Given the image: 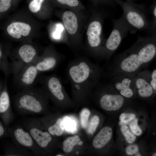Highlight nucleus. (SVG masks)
I'll list each match as a JSON object with an SVG mask.
<instances>
[{
	"instance_id": "1",
	"label": "nucleus",
	"mask_w": 156,
	"mask_h": 156,
	"mask_svg": "<svg viewBox=\"0 0 156 156\" xmlns=\"http://www.w3.org/2000/svg\"><path fill=\"white\" fill-rule=\"evenodd\" d=\"M156 55V35L139 36L133 45L115 58L109 69L110 76L135 75L147 67Z\"/></svg>"
},
{
	"instance_id": "2",
	"label": "nucleus",
	"mask_w": 156,
	"mask_h": 156,
	"mask_svg": "<svg viewBox=\"0 0 156 156\" xmlns=\"http://www.w3.org/2000/svg\"><path fill=\"white\" fill-rule=\"evenodd\" d=\"M67 75L72 90L78 98H83L100 83L102 69L87 58L79 57L72 60Z\"/></svg>"
},
{
	"instance_id": "3",
	"label": "nucleus",
	"mask_w": 156,
	"mask_h": 156,
	"mask_svg": "<svg viewBox=\"0 0 156 156\" xmlns=\"http://www.w3.org/2000/svg\"><path fill=\"white\" fill-rule=\"evenodd\" d=\"M48 97L42 87L23 90L13 97L14 109L21 116L41 114L46 109Z\"/></svg>"
},
{
	"instance_id": "4",
	"label": "nucleus",
	"mask_w": 156,
	"mask_h": 156,
	"mask_svg": "<svg viewBox=\"0 0 156 156\" xmlns=\"http://www.w3.org/2000/svg\"><path fill=\"white\" fill-rule=\"evenodd\" d=\"M114 0L123 10L122 14L130 28V34H135L138 30L148 29L149 14L144 5L129 1Z\"/></svg>"
},
{
	"instance_id": "5",
	"label": "nucleus",
	"mask_w": 156,
	"mask_h": 156,
	"mask_svg": "<svg viewBox=\"0 0 156 156\" xmlns=\"http://www.w3.org/2000/svg\"><path fill=\"white\" fill-rule=\"evenodd\" d=\"M102 16L95 13L88 26L86 32L88 50L90 54L96 57H102L106 40L102 36Z\"/></svg>"
},
{
	"instance_id": "6",
	"label": "nucleus",
	"mask_w": 156,
	"mask_h": 156,
	"mask_svg": "<svg viewBox=\"0 0 156 156\" xmlns=\"http://www.w3.org/2000/svg\"><path fill=\"white\" fill-rule=\"evenodd\" d=\"M112 30L106 40L102 54V57L107 60L115 52L130 30V28L123 14L118 19H112Z\"/></svg>"
},
{
	"instance_id": "7",
	"label": "nucleus",
	"mask_w": 156,
	"mask_h": 156,
	"mask_svg": "<svg viewBox=\"0 0 156 156\" xmlns=\"http://www.w3.org/2000/svg\"><path fill=\"white\" fill-rule=\"evenodd\" d=\"M11 72L14 75L39 56L36 47L29 42L22 44L10 54Z\"/></svg>"
},
{
	"instance_id": "8",
	"label": "nucleus",
	"mask_w": 156,
	"mask_h": 156,
	"mask_svg": "<svg viewBox=\"0 0 156 156\" xmlns=\"http://www.w3.org/2000/svg\"><path fill=\"white\" fill-rule=\"evenodd\" d=\"M21 123L42 149L48 150L53 141V136L47 131H44V127L39 119L26 118L22 120Z\"/></svg>"
},
{
	"instance_id": "9",
	"label": "nucleus",
	"mask_w": 156,
	"mask_h": 156,
	"mask_svg": "<svg viewBox=\"0 0 156 156\" xmlns=\"http://www.w3.org/2000/svg\"><path fill=\"white\" fill-rule=\"evenodd\" d=\"M8 131L14 144L16 145L29 151L35 156L40 155L43 153V150L23 126L14 125L9 128Z\"/></svg>"
},
{
	"instance_id": "10",
	"label": "nucleus",
	"mask_w": 156,
	"mask_h": 156,
	"mask_svg": "<svg viewBox=\"0 0 156 156\" xmlns=\"http://www.w3.org/2000/svg\"><path fill=\"white\" fill-rule=\"evenodd\" d=\"M37 78L48 96L56 102H60L65 100V94L63 84L60 79L56 75H42Z\"/></svg>"
},
{
	"instance_id": "11",
	"label": "nucleus",
	"mask_w": 156,
	"mask_h": 156,
	"mask_svg": "<svg viewBox=\"0 0 156 156\" xmlns=\"http://www.w3.org/2000/svg\"><path fill=\"white\" fill-rule=\"evenodd\" d=\"M63 59V57L57 52L54 47L50 45L46 48L42 55L38 57L34 63L40 73L53 70Z\"/></svg>"
},
{
	"instance_id": "12",
	"label": "nucleus",
	"mask_w": 156,
	"mask_h": 156,
	"mask_svg": "<svg viewBox=\"0 0 156 156\" xmlns=\"http://www.w3.org/2000/svg\"><path fill=\"white\" fill-rule=\"evenodd\" d=\"M135 74H123L113 77L109 84L119 91L121 95L127 98L131 97L136 90Z\"/></svg>"
},
{
	"instance_id": "13",
	"label": "nucleus",
	"mask_w": 156,
	"mask_h": 156,
	"mask_svg": "<svg viewBox=\"0 0 156 156\" xmlns=\"http://www.w3.org/2000/svg\"><path fill=\"white\" fill-rule=\"evenodd\" d=\"M34 61L13 75L15 84L19 89L22 90L34 86V82L39 74L35 65Z\"/></svg>"
},
{
	"instance_id": "14",
	"label": "nucleus",
	"mask_w": 156,
	"mask_h": 156,
	"mask_svg": "<svg viewBox=\"0 0 156 156\" xmlns=\"http://www.w3.org/2000/svg\"><path fill=\"white\" fill-rule=\"evenodd\" d=\"M6 80V78L0 95V115L5 125L8 126L14 120V115L12 108Z\"/></svg>"
},
{
	"instance_id": "15",
	"label": "nucleus",
	"mask_w": 156,
	"mask_h": 156,
	"mask_svg": "<svg viewBox=\"0 0 156 156\" xmlns=\"http://www.w3.org/2000/svg\"><path fill=\"white\" fill-rule=\"evenodd\" d=\"M150 72L144 70L135 75V83L136 91L141 97H149L154 93L153 90L149 83Z\"/></svg>"
},
{
	"instance_id": "16",
	"label": "nucleus",
	"mask_w": 156,
	"mask_h": 156,
	"mask_svg": "<svg viewBox=\"0 0 156 156\" xmlns=\"http://www.w3.org/2000/svg\"><path fill=\"white\" fill-rule=\"evenodd\" d=\"M32 27L27 23L14 21L9 24L7 27L6 31L10 37L17 40H25L31 33Z\"/></svg>"
},
{
	"instance_id": "17",
	"label": "nucleus",
	"mask_w": 156,
	"mask_h": 156,
	"mask_svg": "<svg viewBox=\"0 0 156 156\" xmlns=\"http://www.w3.org/2000/svg\"><path fill=\"white\" fill-rule=\"evenodd\" d=\"M124 99L122 96L119 94H105L103 95L100 100L101 107L107 111H115L119 109L122 105Z\"/></svg>"
},
{
	"instance_id": "18",
	"label": "nucleus",
	"mask_w": 156,
	"mask_h": 156,
	"mask_svg": "<svg viewBox=\"0 0 156 156\" xmlns=\"http://www.w3.org/2000/svg\"><path fill=\"white\" fill-rule=\"evenodd\" d=\"M62 19L64 27L68 33L71 35L75 34L78 29L77 17L72 11L68 10L63 14Z\"/></svg>"
},
{
	"instance_id": "19",
	"label": "nucleus",
	"mask_w": 156,
	"mask_h": 156,
	"mask_svg": "<svg viewBox=\"0 0 156 156\" xmlns=\"http://www.w3.org/2000/svg\"><path fill=\"white\" fill-rule=\"evenodd\" d=\"M112 135V128L105 127L102 129L94 138L92 142L94 147L100 149L104 147L111 139Z\"/></svg>"
},
{
	"instance_id": "20",
	"label": "nucleus",
	"mask_w": 156,
	"mask_h": 156,
	"mask_svg": "<svg viewBox=\"0 0 156 156\" xmlns=\"http://www.w3.org/2000/svg\"><path fill=\"white\" fill-rule=\"evenodd\" d=\"M42 123L45 127L47 128V131L49 133L53 136H60L64 132V127L63 121L61 118L57 119L52 124Z\"/></svg>"
},
{
	"instance_id": "21",
	"label": "nucleus",
	"mask_w": 156,
	"mask_h": 156,
	"mask_svg": "<svg viewBox=\"0 0 156 156\" xmlns=\"http://www.w3.org/2000/svg\"><path fill=\"white\" fill-rule=\"evenodd\" d=\"M5 155L12 156H34V154L29 151L16 146L14 143L7 147Z\"/></svg>"
},
{
	"instance_id": "22",
	"label": "nucleus",
	"mask_w": 156,
	"mask_h": 156,
	"mask_svg": "<svg viewBox=\"0 0 156 156\" xmlns=\"http://www.w3.org/2000/svg\"><path fill=\"white\" fill-rule=\"evenodd\" d=\"M8 55L0 44V70L4 73L6 78L11 73L10 64L7 58Z\"/></svg>"
},
{
	"instance_id": "23",
	"label": "nucleus",
	"mask_w": 156,
	"mask_h": 156,
	"mask_svg": "<svg viewBox=\"0 0 156 156\" xmlns=\"http://www.w3.org/2000/svg\"><path fill=\"white\" fill-rule=\"evenodd\" d=\"M148 10L149 14L151 15V18L150 26L148 30L151 35H156V1H154Z\"/></svg>"
},
{
	"instance_id": "24",
	"label": "nucleus",
	"mask_w": 156,
	"mask_h": 156,
	"mask_svg": "<svg viewBox=\"0 0 156 156\" xmlns=\"http://www.w3.org/2000/svg\"><path fill=\"white\" fill-rule=\"evenodd\" d=\"M56 5L72 9L82 8L83 6L79 0H52Z\"/></svg>"
},
{
	"instance_id": "25",
	"label": "nucleus",
	"mask_w": 156,
	"mask_h": 156,
	"mask_svg": "<svg viewBox=\"0 0 156 156\" xmlns=\"http://www.w3.org/2000/svg\"><path fill=\"white\" fill-rule=\"evenodd\" d=\"M80 141V138L77 135L68 137L63 142V151L66 153L71 152L74 146L76 145H79Z\"/></svg>"
},
{
	"instance_id": "26",
	"label": "nucleus",
	"mask_w": 156,
	"mask_h": 156,
	"mask_svg": "<svg viewBox=\"0 0 156 156\" xmlns=\"http://www.w3.org/2000/svg\"><path fill=\"white\" fill-rule=\"evenodd\" d=\"M49 0H32L28 7L31 12L35 13L39 12L44 7H49Z\"/></svg>"
},
{
	"instance_id": "27",
	"label": "nucleus",
	"mask_w": 156,
	"mask_h": 156,
	"mask_svg": "<svg viewBox=\"0 0 156 156\" xmlns=\"http://www.w3.org/2000/svg\"><path fill=\"white\" fill-rule=\"evenodd\" d=\"M120 130L125 136L126 141L128 143L132 144L135 141L136 139V136L131 132L126 125L122 126Z\"/></svg>"
},
{
	"instance_id": "28",
	"label": "nucleus",
	"mask_w": 156,
	"mask_h": 156,
	"mask_svg": "<svg viewBox=\"0 0 156 156\" xmlns=\"http://www.w3.org/2000/svg\"><path fill=\"white\" fill-rule=\"evenodd\" d=\"M99 122V117L95 115L91 118L88 127L87 132L88 133L93 134L95 131Z\"/></svg>"
},
{
	"instance_id": "29",
	"label": "nucleus",
	"mask_w": 156,
	"mask_h": 156,
	"mask_svg": "<svg viewBox=\"0 0 156 156\" xmlns=\"http://www.w3.org/2000/svg\"><path fill=\"white\" fill-rule=\"evenodd\" d=\"M135 117V115L134 114L122 113L120 116L119 119L120 121L119 122V124L121 126L127 125L134 119Z\"/></svg>"
},
{
	"instance_id": "30",
	"label": "nucleus",
	"mask_w": 156,
	"mask_h": 156,
	"mask_svg": "<svg viewBox=\"0 0 156 156\" xmlns=\"http://www.w3.org/2000/svg\"><path fill=\"white\" fill-rule=\"evenodd\" d=\"M90 113V110L86 108H83L80 114V121L82 127L83 128H86L89 117Z\"/></svg>"
},
{
	"instance_id": "31",
	"label": "nucleus",
	"mask_w": 156,
	"mask_h": 156,
	"mask_svg": "<svg viewBox=\"0 0 156 156\" xmlns=\"http://www.w3.org/2000/svg\"><path fill=\"white\" fill-rule=\"evenodd\" d=\"M138 119L134 118L129 123L130 128L132 132L135 135L137 136L140 135L142 131L138 125Z\"/></svg>"
},
{
	"instance_id": "32",
	"label": "nucleus",
	"mask_w": 156,
	"mask_h": 156,
	"mask_svg": "<svg viewBox=\"0 0 156 156\" xmlns=\"http://www.w3.org/2000/svg\"><path fill=\"white\" fill-rule=\"evenodd\" d=\"M149 83L152 87L154 94L156 91V69L155 68L152 71L150 72L149 75Z\"/></svg>"
},
{
	"instance_id": "33",
	"label": "nucleus",
	"mask_w": 156,
	"mask_h": 156,
	"mask_svg": "<svg viewBox=\"0 0 156 156\" xmlns=\"http://www.w3.org/2000/svg\"><path fill=\"white\" fill-rule=\"evenodd\" d=\"M12 0H0V13L6 12L10 8Z\"/></svg>"
},
{
	"instance_id": "34",
	"label": "nucleus",
	"mask_w": 156,
	"mask_h": 156,
	"mask_svg": "<svg viewBox=\"0 0 156 156\" xmlns=\"http://www.w3.org/2000/svg\"><path fill=\"white\" fill-rule=\"evenodd\" d=\"M95 5L105 4L110 6H114L116 4L114 0H90Z\"/></svg>"
},
{
	"instance_id": "35",
	"label": "nucleus",
	"mask_w": 156,
	"mask_h": 156,
	"mask_svg": "<svg viewBox=\"0 0 156 156\" xmlns=\"http://www.w3.org/2000/svg\"><path fill=\"white\" fill-rule=\"evenodd\" d=\"M65 128L68 131H73L75 128V125L72 120L69 118H66L64 124Z\"/></svg>"
},
{
	"instance_id": "36",
	"label": "nucleus",
	"mask_w": 156,
	"mask_h": 156,
	"mask_svg": "<svg viewBox=\"0 0 156 156\" xmlns=\"http://www.w3.org/2000/svg\"><path fill=\"white\" fill-rule=\"evenodd\" d=\"M138 148L136 145H132L128 146L126 149V152L129 155L135 154L138 152Z\"/></svg>"
},
{
	"instance_id": "37",
	"label": "nucleus",
	"mask_w": 156,
	"mask_h": 156,
	"mask_svg": "<svg viewBox=\"0 0 156 156\" xmlns=\"http://www.w3.org/2000/svg\"><path fill=\"white\" fill-rule=\"evenodd\" d=\"M6 135L9 136L8 131H7L3 125L0 122V138Z\"/></svg>"
},
{
	"instance_id": "38",
	"label": "nucleus",
	"mask_w": 156,
	"mask_h": 156,
	"mask_svg": "<svg viewBox=\"0 0 156 156\" xmlns=\"http://www.w3.org/2000/svg\"><path fill=\"white\" fill-rule=\"evenodd\" d=\"M4 85V83H3L0 80V95L3 90Z\"/></svg>"
},
{
	"instance_id": "39",
	"label": "nucleus",
	"mask_w": 156,
	"mask_h": 156,
	"mask_svg": "<svg viewBox=\"0 0 156 156\" xmlns=\"http://www.w3.org/2000/svg\"><path fill=\"white\" fill-rule=\"evenodd\" d=\"M135 156H141L138 152L135 154Z\"/></svg>"
},
{
	"instance_id": "40",
	"label": "nucleus",
	"mask_w": 156,
	"mask_h": 156,
	"mask_svg": "<svg viewBox=\"0 0 156 156\" xmlns=\"http://www.w3.org/2000/svg\"><path fill=\"white\" fill-rule=\"evenodd\" d=\"M125 1H136L137 0H125Z\"/></svg>"
},
{
	"instance_id": "41",
	"label": "nucleus",
	"mask_w": 156,
	"mask_h": 156,
	"mask_svg": "<svg viewBox=\"0 0 156 156\" xmlns=\"http://www.w3.org/2000/svg\"><path fill=\"white\" fill-rule=\"evenodd\" d=\"M153 156H156V153H154L153 155Z\"/></svg>"
}]
</instances>
